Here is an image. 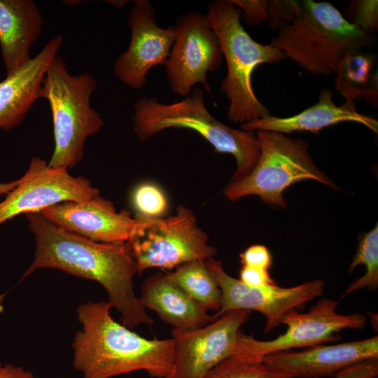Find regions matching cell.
<instances>
[{
    "label": "cell",
    "instance_id": "obj_13",
    "mask_svg": "<svg viewBox=\"0 0 378 378\" xmlns=\"http://www.w3.org/2000/svg\"><path fill=\"white\" fill-rule=\"evenodd\" d=\"M250 313L232 310L199 328H174L173 366L165 378H204L219 363L235 355L240 329Z\"/></svg>",
    "mask_w": 378,
    "mask_h": 378
},
{
    "label": "cell",
    "instance_id": "obj_10",
    "mask_svg": "<svg viewBox=\"0 0 378 378\" xmlns=\"http://www.w3.org/2000/svg\"><path fill=\"white\" fill-rule=\"evenodd\" d=\"M174 27L175 38L165 64L170 89L186 97L201 83L211 94L206 76L220 67L223 55L206 15L197 11L181 14Z\"/></svg>",
    "mask_w": 378,
    "mask_h": 378
},
{
    "label": "cell",
    "instance_id": "obj_2",
    "mask_svg": "<svg viewBox=\"0 0 378 378\" xmlns=\"http://www.w3.org/2000/svg\"><path fill=\"white\" fill-rule=\"evenodd\" d=\"M108 302H88L76 309L82 330L75 335L74 366L83 378H111L136 370L165 378L174 357L172 338L147 339L115 321Z\"/></svg>",
    "mask_w": 378,
    "mask_h": 378
},
{
    "label": "cell",
    "instance_id": "obj_21",
    "mask_svg": "<svg viewBox=\"0 0 378 378\" xmlns=\"http://www.w3.org/2000/svg\"><path fill=\"white\" fill-rule=\"evenodd\" d=\"M375 55L362 50L348 53L335 72L334 84L345 102L354 103L361 98L374 106L378 103L377 71Z\"/></svg>",
    "mask_w": 378,
    "mask_h": 378
},
{
    "label": "cell",
    "instance_id": "obj_12",
    "mask_svg": "<svg viewBox=\"0 0 378 378\" xmlns=\"http://www.w3.org/2000/svg\"><path fill=\"white\" fill-rule=\"evenodd\" d=\"M98 195L99 189L86 178L33 157L17 186L0 202V226L20 214L41 213L58 203L86 201Z\"/></svg>",
    "mask_w": 378,
    "mask_h": 378
},
{
    "label": "cell",
    "instance_id": "obj_8",
    "mask_svg": "<svg viewBox=\"0 0 378 378\" xmlns=\"http://www.w3.org/2000/svg\"><path fill=\"white\" fill-rule=\"evenodd\" d=\"M142 220L127 242L139 275L148 269L171 271L189 261H204L218 252L209 244L193 212L183 205L168 217Z\"/></svg>",
    "mask_w": 378,
    "mask_h": 378
},
{
    "label": "cell",
    "instance_id": "obj_5",
    "mask_svg": "<svg viewBox=\"0 0 378 378\" xmlns=\"http://www.w3.org/2000/svg\"><path fill=\"white\" fill-rule=\"evenodd\" d=\"M217 35L227 65V75L220 91L228 102L227 117L241 125L270 114L267 108L254 93L252 75L263 63H277L286 57L272 45L254 41L241 24V10L230 0H217L209 4L206 13Z\"/></svg>",
    "mask_w": 378,
    "mask_h": 378
},
{
    "label": "cell",
    "instance_id": "obj_27",
    "mask_svg": "<svg viewBox=\"0 0 378 378\" xmlns=\"http://www.w3.org/2000/svg\"><path fill=\"white\" fill-rule=\"evenodd\" d=\"M298 1H267V22L273 29L279 30L290 22L295 15Z\"/></svg>",
    "mask_w": 378,
    "mask_h": 378
},
{
    "label": "cell",
    "instance_id": "obj_6",
    "mask_svg": "<svg viewBox=\"0 0 378 378\" xmlns=\"http://www.w3.org/2000/svg\"><path fill=\"white\" fill-rule=\"evenodd\" d=\"M97 85L89 73L71 74L62 57L57 55L51 61L40 95L48 101L52 118L55 146L50 167H76L83 159L87 139L104 125L100 114L90 106Z\"/></svg>",
    "mask_w": 378,
    "mask_h": 378
},
{
    "label": "cell",
    "instance_id": "obj_24",
    "mask_svg": "<svg viewBox=\"0 0 378 378\" xmlns=\"http://www.w3.org/2000/svg\"><path fill=\"white\" fill-rule=\"evenodd\" d=\"M204 378H290L267 364L241 355L231 356L213 368Z\"/></svg>",
    "mask_w": 378,
    "mask_h": 378
},
{
    "label": "cell",
    "instance_id": "obj_31",
    "mask_svg": "<svg viewBox=\"0 0 378 378\" xmlns=\"http://www.w3.org/2000/svg\"><path fill=\"white\" fill-rule=\"evenodd\" d=\"M239 279L250 287L258 288L276 284L270 276L269 270L248 266H242Z\"/></svg>",
    "mask_w": 378,
    "mask_h": 378
},
{
    "label": "cell",
    "instance_id": "obj_1",
    "mask_svg": "<svg viewBox=\"0 0 378 378\" xmlns=\"http://www.w3.org/2000/svg\"><path fill=\"white\" fill-rule=\"evenodd\" d=\"M33 234L34 260L22 280L41 268L60 270L98 282L108 295V302L121 315L129 328L154 323L134 290L137 266L128 243L92 241L45 218L41 213L25 215Z\"/></svg>",
    "mask_w": 378,
    "mask_h": 378
},
{
    "label": "cell",
    "instance_id": "obj_11",
    "mask_svg": "<svg viewBox=\"0 0 378 378\" xmlns=\"http://www.w3.org/2000/svg\"><path fill=\"white\" fill-rule=\"evenodd\" d=\"M204 262L221 292L220 308L211 315L212 321L232 310L256 311L265 317L264 332H269L281 324L288 312L304 306L323 293L325 282L322 279L290 288H282L277 284L250 287L228 274L221 260L211 258Z\"/></svg>",
    "mask_w": 378,
    "mask_h": 378
},
{
    "label": "cell",
    "instance_id": "obj_20",
    "mask_svg": "<svg viewBox=\"0 0 378 378\" xmlns=\"http://www.w3.org/2000/svg\"><path fill=\"white\" fill-rule=\"evenodd\" d=\"M139 298L145 309L155 312L174 329H196L212 321L211 315L177 286L167 272L147 277Z\"/></svg>",
    "mask_w": 378,
    "mask_h": 378
},
{
    "label": "cell",
    "instance_id": "obj_32",
    "mask_svg": "<svg viewBox=\"0 0 378 378\" xmlns=\"http://www.w3.org/2000/svg\"><path fill=\"white\" fill-rule=\"evenodd\" d=\"M0 378H39L30 371L11 364L3 365L0 362Z\"/></svg>",
    "mask_w": 378,
    "mask_h": 378
},
{
    "label": "cell",
    "instance_id": "obj_15",
    "mask_svg": "<svg viewBox=\"0 0 378 378\" xmlns=\"http://www.w3.org/2000/svg\"><path fill=\"white\" fill-rule=\"evenodd\" d=\"M41 214L68 231L106 244L127 243L143 223L127 210L117 211L100 194L86 201L58 203Z\"/></svg>",
    "mask_w": 378,
    "mask_h": 378
},
{
    "label": "cell",
    "instance_id": "obj_23",
    "mask_svg": "<svg viewBox=\"0 0 378 378\" xmlns=\"http://www.w3.org/2000/svg\"><path fill=\"white\" fill-rule=\"evenodd\" d=\"M361 264L365 266V274L349 284L345 290L344 295L365 288L373 290H376L378 286L377 224L360 239L358 249L349 266V272H352L358 265Z\"/></svg>",
    "mask_w": 378,
    "mask_h": 378
},
{
    "label": "cell",
    "instance_id": "obj_34",
    "mask_svg": "<svg viewBox=\"0 0 378 378\" xmlns=\"http://www.w3.org/2000/svg\"><path fill=\"white\" fill-rule=\"evenodd\" d=\"M109 4L118 9H122L127 4V1H108Z\"/></svg>",
    "mask_w": 378,
    "mask_h": 378
},
{
    "label": "cell",
    "instance_id": "obj_28",
    "mask_svg": "<svg viewBox=\"0 0 378 378\" xmlns=\"http://www.w3.org/2000/svg\"><path fill=\"white\" fill-rule=\"evenodd\" d=\"M244 11L245 22L249 25H260L267 21V1L230 0Z\"/></svg>",
    "mask_w": 378,
    "mask_h": 378
},
{
    "label": "cell",
    "instance_id": "obj_17",
    "mask_svg": "<svg viewBox=\"0 0 378 378\" xmlns=\"http://www.w3.org/2000/svg\"><path fill=\"white\" fill-rule=\"evenodd\" d=\"M62 41L61 35L52 37L35 57L0 81V129L10 130L20 125L40 99L44 76Z\"/></svg>",
    "mask_w": 378,
    "mask_h": 378
},
{
    "label": "cell",
    "instance_id": "obj_4",
    "mask_svg": "<svg viewBox=\"0 0 378 378\" xmlns=\"http://www.w3.org/2000/svg\"><path fill=\"white\" fill-rule=\"evenodd\" d=\"M132 121L136 136L142 141L169 128L189 129L197 132L216 152L234 158L237 169L232 181L248 174L260 155L254 132L233 129L216 119L206 107L204 92L200 88H193L183 99L172 104L144 96L134 104Z\"/></svg>",
    "mask_w": 378,
    "mask_h": 378
},
{
    "label": "cell",
    "instance_id": "obj_9",
    "mask_svg": "<svg viewBox=\"0 0 378 378\" xmlns=\"http://www.w3.org/2000/svg\"><path fill=\"white\" fill-rule=\"evenodd\" d=\"M337 304L336 300L323 298L306 313H299L297 309L290 311L281 321V324L287 326L286 331L271 340H258L241 332L236 355L262 360L277 352L337 342L340 331L365 328L367 318L363 314H340L337 312Z\"/></svg>",
    "mask_w": 378,
    "mask_h": 378
},
{
    "label": "cell",
    "instance_id": "obj_26",
    "mask_svg": "<svg viewBox=\"0 0 378 378\" xmlns=\"http://www.w3.org/2000/svg\"><path fill=\"white\" fill-rule=\"evenodd\" d=\"M351 24L365 33L372 35L378 29V1L377 0L353 1L348 8Z\"/></svg>",
    "mask_w": 378,
    "mask_h": 378
},
{
    "label": "cell",
    "instance_id": "obj_18",
    "mask_svg": "<svg viewBox=\"0 0 378 378\" xmlns=\"http://www.w3.org/2000/svg\"><path fill=\"white\" fill-rule=\"evenodd\" d=\"M342 122L360 123L375 133L378 132L376 119L358 113L355 103L345 102L342 105H337L333 101V93L329 89H323L315 104L296 115L279 118L269 114L242 124L241 128L248 131L267 130L284 134L302 131L317 133L325 127Z\"/></svg>",
    "mask_w": 378,
    "mask_h": 378
},
{
    "label": "cell",
    "instance_id": "obj_7",
    "mask_svg": "<svg viewBox=\"0 0 378 378\" xmlns=\"http://www.w3.org/2000/svg\"><path fill=\"white\" fill-rule=\"evenodd\" d=\"M255 134L260 147L257 162L245 176L229 182L224 190L228 200L256 195L269 205L285 207L284 191L293 183L311 179L337 188L314 164L307 141L267 130Z\"/></svg>",
    "mask_w": 378,
    "mask_h": 378
},
{
    "label": "cell",
    "instance_id": "obj_30",
    "mask_svg": "<svg viewBox=\"0 0 378 378\" xmlns=\"http://www.w3.org/2000/svg\"><path fill=\"white\" fill-rule=\"evenodd\" d=\"M377 375L378 358H376L351 365L334 374L332 378H376Z\"/></svg>",
    "mask_w": 378,
    "mask_h": 378
},
{
    "label": "cell",
    "instance_id": "obj_16",
    "mask_svg": "<svg viewBox=\"0 0 378 378\" xmlns=\"http://www.w3.org/2000/svg\"><path fill=\"white\" fill-rule=\"evenodd\" d=\"M378 358V336L335 344H318L299 351H281L262 360L290 378L334 375L370 359Z\"/></svg>",
    "mask_w": 378,
    "mask_h": 378
},
{
    "label": "cell",
    "instance_id": "obj_3",
    "mask_svg": "<svg viewBox=\"0 0 378 378\" xmlns=\"http://www.w3.org/2000/svg\"><path fill=\"white\" fill-rule=\"evenodd\" d=\"M371 36L330 3L303 0L298 1L293 20L279 29L270 45L307 71L326 76L335 74L348 53L370 46Z\"/></svg>",
    "mask_w": 378,
    "mask_h": 378
},
{
    "label": "cell",
    "instance_id": "obj_22",
    "mask_svg": "<svg viewBox=\"0 0 378 378\" xmlns=\"http://www.w3.org/2000/svg\"><path fill=\"white\" fill-rule=\"evenodd\" d=\"M204 261H189L167 272L171 279L201 307L208 312H216L220 308L221 292Z\"/></svg>",
    "mask_w": 378,
    "mask_h": 378
},
{
    "label": "cell",
    "instance_id": "obj_14",
    "mask_svg": "<svg viewBox=\"0 0 378 378\" xmlns=\"http://www.w3.org/2000/svg\"><path fill=\"white\" fill-rule=\"evenodd\" d=\"M127 20L131 38L127 50L115 61L113 71L126 86L139 90L154 66L164 65L175 38L173 26H158L155 8L148 0L134 1Z\"/></svg>",
    "mask_w": 378,
    "mask_h": 378
},
{
    "label": "cell",
    "instance_id": "obj_33",
    "mask_svg": "<svg viewBox=\"0 0 378 378\" xmlns=\"http://www.w3.org/2000/svg\"><path fill=\"white\" fill-rule=\"evenodd\" d=\"M18 179L7 183H0V197L4 195H7L18 184Z\"/></svg>",
    "mask_w": 378,
    "mask_h": 378
},
{
    "label": "cell",
    "instance_id": "obj_19",
    "mask_svg": "<svg viewBox=\"0 0 378 378\" xmlns=\"http://www.w3.org/2000/svg\"><path fill=\"white\" fill-rule=\"evenodd\" d=\"M42 27L40 10L33 1L0 0V47L6 76L31 59V46Z\"/></svg>",
    "mask_w": 378,
    "mask_h": 378
},
{
    "label": "cell",
    "instance_id": "obj_25",
    "mask_svg": "<svg viewBox=\"0 0 378 378\" xmlns=\"http://www.w3.org/2000/svg\"><path fill=\"white\" fill-rule=\"evenodd\" d=\"M135 218L141 220L162 218L168 209V200L162 190L152 183H142L134 190L132 196Z\"/></svg>",
    "mask_w": 378,
    "mask_h": 378
},
{
    "label": "cell",
    "instance_id": "obj_29",
    "mask_svg": "<svg viewBox=\"0 0 378 378\" xmlns=\"http://www.w3.org/2000/svg\"><path fill=\"white\" fill-rule=\"evenodd\" d=\"M242 266L260 268L269 270L272 265L270 252L263 245H252L240 254Z\"/></svg>",
    "mask_w": 378,
    "mask_h": 378
}]
</instances>
